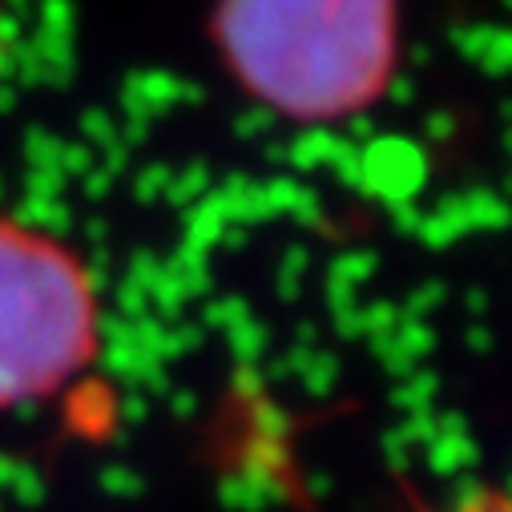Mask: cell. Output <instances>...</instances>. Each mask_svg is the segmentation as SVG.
<instances>
[{"mask_svg": "<svg viewBox=\"0 0 512 512\" xmlns=\"http://www.w3.org/2000/svg\"><path fill=\"white\" fill-rule=\"evenodd\" d=\"M210 29L246 97L311 125L379 105L400 65V0H218Z\"/></svg>", "mask_w": 512, "mask_h": 512, "instance_id": "obj_1", "label": "cell"}, {"mask_svg": "<svg viewBox=\"0 0 512 512\" xmlns=\"http://www.w3.org/2000/svg\"><path fill=\"white\" fill-rule=\"evenodd\" d=\"M97 351L101 299L89 263L57 234L0 214V412L57 396Z\"/></svg>", "mask_w": 512, "mask_h": 512, "instance_id": "obj_2", "label": "cell"}]
</instances>
